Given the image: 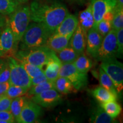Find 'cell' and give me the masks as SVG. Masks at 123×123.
Instances as JSON below:
<instances>
[{"label": "cell", "mask_w": 123, "mask_h": 123, "mask_svg": "<svg viewBox=\"0 0 123 123\" xmlns=\"http://www.w3.org/2000/svg\"><path fill=\"white\" fill-rule=\"evenodd\" d=\"M30 10L31 21L42 23L53 33L69 14L66 6L56 0H34Z\"/></svg>", "instance_id": "1"}, {"label": "cell", "mask_w": 123, "mask_h": 123, "mask_svg": "<svg viewBox=\"0 0 123 123\" xmlns=\"http://www.w3.org/2000/svg\"><path fill=\"white\" fill-rule=\"evenodd\" d=\"M53 33L42 23L33 22L29 24L20 41L21 50L44 46L49 37Z\"/></svg>", "instance_id": "2"}, {"label": "cell", "mask_w": 123, "mask_h": 123, "mask_svg": "<svg viewBox=\"0 0 123 123\" xmlns=\"http://www.w3.org/2000/svg\"><path fill=\"white\" fill-rule=\"evenodd\" d=\"M30 19V6L27 5L17 7L7 21V26L10 27L18 43L28 27Z\"/></svg>", "instance_id": "3"}, {"label": "cell", "mask_w": 123, "mask_h": 123, "mask_svg": "<svg viewBox=\"0 0 123 123\" xmlns=\"http://www.w3.org/2000/svg\"><path fill=\"white\" fill-rule=\"evenodd\" d=\"M53 51L44 46L17 51L14 56L19 61H25L42 68L47 64Z\"/></svg>", "instance_id": "4"}, {"label": "cell", "mask_w": 123, "mask_h": 123, "mask_svg": "<svg viewBox=\"0 0 123 123\" xmlns=\"http://www.w3.org/2000/svg\"><path fill=\"white\" fill-rule=\"evenodd\" d=\"M7 59L10 71L9 81L10 84L30 88L31 86V78L21 63L14 57H10Z\"/></svg>", "instance_id": "5"}, {"label": "cell", "mask_w": 123, "mask_h": 123, "mask_svg": "<svg viewBox=\"0 0 123 123\" xmlns=\"http://www.w3.org/2000/svg\"><path fill=\"white\" fill-rule=\"evenodd\" d=\"M100 67L113 81L118 93L123 88V65L116 59L110 58L101 61Z\"/></svg>", "instance_id": "6"}, {"label": "cell", "mask_w": 123, "mask_h": 123, "mask_svg": "<svg viewBox=\"0 0 123 123\" xmlns=\"http://www.w3.org/2000/svg\"><path fill=\"white\" fill-rule=\"evenodd\" d=\"M59 76H63L71 81L77 91L86 87L88 83L87 73H83L77 70L73 63H62L59 71Z\"/></svg>", "instance_id": "7"}, {"label": "cell", "mask_w": 123, "mask_h": 123, "mask_svg": "<svg viewBox=\"0 0 123 123\" xmlns=\"http://www.w3.org/2000/svg\"><path fill=\"white\" fill-rule=\"evenodd\" d=\"M116 56L117 57L116 31L112 29L103 37L95 59H96L97 61H102Z\"/></svg>", "instance_id": "8"}, {"label": "cell", "mask_w": 123, "mask_h": 123, "mask_svg": "<svg viewBox=\"0 0 123 123\" xmlns=\"http://www.w3.org/2000/svg\"><path fill=\"white\" fill-rule=\"evenodd\" d=\"M18 45L11 29L6 26L0 34V57H14L17 53Z\"/></svg>", "instance_id": "9"}, {"label": "cell", "mask_w": 123, "mask_h": 123, "mask_svg": "<svg viewBox=\"0 0 123 123\" xmlns=\"http://www.w3.org/2000/svg\"><path fill=\"white\" fill-rule=\"evenodd\" d=\"M42 114L41 106L31 100H27L16 121L19 123H35Z\"/></svg>", "instance_id": "10"}, {"label": "cell", "mask_w": 123, "mask_h": 123, "mask_svg": "<svg viewBox=\"0 0 123 123\" xmlns=\"http://www.w3.org/2000/svg\"><path fill=\"white\" fill-rule=\"evenodd\" d=\"M31 100L44 108L54 107L62 101L61 96L55 88L50 89L31 96Z\"/></svg>", "instance_id": "11"}, {"label": "cell", "mask_w": 123, "mask_h": 123, "mask_svg": "<svg viewBox=\"0 0 123 123\" xmlns=\"http://www.w3.org/2000/svg\"><path fill=\"white\" fill-rule=\"evenodd\" d=\"M90 5L94 18L93 27H95L107 12L113 10L116 0H91Z\"/></svg>", "instance_id": "12"}, {"label": "cell", "mask_w": 123, "mask_h": 123, "mask_svg": "<svg viewBox=\"0 0 123 123\" xmlns=\"http://www.w3.org/2000/svg\"><path fill=\"white\" fill-rule=\"evenodd\" d=\"M103 39V37L95 27H92L87 31L86 47L87 53L92 57H96Z\"/></svg>", "instance_id": "13"}, {"label": "cell", "mask_w": 123, "mask_h": 123, "mask_svg": "<svg viewBox=\"0 0 123 123\" xmlns=\"http://www.w3.org/2000/svg\"><path fill=\"white\" fill-rule=\"evenodd\" d=\"M70 40L71 47L79 55L81 54L86 49L87 32L78 24Z\"/></svg>", "instance_id": "14"}, {"label": "cell", "mask_w": 123, "mask_h": 123, "mask_svg": "<svg viewBox=\"0 0 123 123\" xmlns=\"http://www.w3.org/2000/svg\"><path fill=\"white\" fill-rule=\"evenodd\" d=\"M78 25V18L75 15H67L59 25L56 27L54 33L62 35H72Z\"/></svg>", "instance_id": "15"}, {"label": "cell", "mask_w": 123, "mask_h": 123, "mask_svg": "<svg viewBox=\"0 0 123 123\" xmlns=\"http://www.w3.org/2000/svg\"><path fill=\"white\" fill-rule=\"evenodd\" d=\"M72 35H62L53 33L47 40L45 46L54 53H57L68 45Z\"/></svg>", "instance_id": "16"}, {"label": "cell", "mask_w": 123, "mask_h": 123, "mask_svg": "<svg viewBox=\"0 0 123 123\" xmlns=\"http://www.w3.org/2000/svg\"><path fill=\"white\" fill-rule=\"evenodd\" d=\"M61 64V62L55 53L54 52L45 65V69L43 70L47 80L53 81L55 80L59 76V71Z\"/></svg>", "instance_id": "17"}, {"label": "cell", "mask_w": 123, "mask_h": 123, "mask_svg": "<svg viewBox=\"0 0 123 123\" xmlns=\"http://www.w3.org/2000/svg\"><path fill=\"white\" fill-rule=\"evenodd\" d=\"M78 24L87 33L94 25V18L91 5L79 13Z\"/></svg>", "instance_id": "18"}, {"label": "cell", "mask_w": 123, "mask_h": 123, "mask_svg": "<svg viewBox=\"0 0 123 123\" xmlns=\"http://www.w3.org/2000/svg\"><path fill=\"white\" fill-rule=\"evenodd\" d=\"M92 94L100 103L116 101L117 96L101 86L97 87L92 91Z\"/></svg>", "instance_id": "19"}, {"label": "cell", "mask_w": 123, "mask_h": 123, "mask_svg": "<svg viewBox=\"0 0 123 123\" xmlns=\"http://www.w3.org/2000/svg\"><path fill=\"white\" fill-rule=\"evenodd\" d=\"M54 85L55 90L63 94H68L77 91L71 81L63 76H58L54 81Z\"/></svg>", "instance_id": "20"}, {"label": "cell", "mask_w": 123, "mask_h": 123, "mask_svg": "<svg viewBox=\"0 0 123 123\" xmlns=\"http://www.w3.org/2000/svg\"><path fill=\"white\" fill-rule=\"evenodd\" d=\"M56 56L59 58L60 61L62 63H74L79 54L76 51L68 45L65 48L57 53H55Z\"/></svg>", "instance_id": "21"}, {"label": "cell", "mask_w": 123, "mask_h": 123, "mask_svg": "<svg viewBox=\"0 0 123 123\" xmlns=\"http://www.w3.org/2000/svg\"><path fill=\"white\" fill-rule=\"evenodd\" d=\"M90 122L93 123H111L115 122V119L110 117L101 106L93 110L90 117Z\"/></svg>", "instance_id": "22"}, {"label": "cell", "mask_w": 123, "mask_h": 123, "mask_svg": "<svg viewBox=\"0 0 123 123\" xmlns=\"http://www.w3.org/2000/svg\"><path fill=\"white\" fill-rule=\"evenodd\" d=\"M77 70L83 73H87L92 67V62L84 54H81L74 62Z\"/></svg>", "instance_id": "23"}, {"label": "cell", "mask_w": 123, "mask_h": 123, "mask_svg": "<svg viewBox=\"0 0 123 123\" xmlns=\"http://www.w3.org/2000/svg\"><path fill=\"white\" fill-rule=\"evenodd\" d=\"M52 88H55L54 81L47 80L37 85L31 86L26 94L28 95L29 96H33L39 94L44 91Z\"/></svg>", "instance_id": "24"}, {"label": "cell", "mask_w": 123, "mask_h": 123, "mask_svg": "<svg viewBox=\"0 0 123 123\" xmlns=\"http://www.w3.org/2000/svg\"><path fill=\"white\" fill-rule=\"evenodd\" d=\"M99 82L100 85L103 88L107 89V90L110 91L113 94L116 95L117 96L118 92L117 91L116 87L113 84V81L111 79L107 74H106L104 71L103 70L101 67L99 68Z\"/></svg>", "instance_id": "25"}, {"label": "cell", "mask_w": 123, "mask_h": 123, "mask_svg": "<svg viewBox=\"0 0 123 123\" xmlns=\"http://www.w3.org/2000/svg\"><path fill=\"white\" fill-rule=\"evenodd\" d=\"M100 106L104 109L106 113L113 119H115L119 116L122 110L121 105L116 101L101 103Z\"/></svg>", "instance_id": "26"}, {"label": "cell", "mask_w": 123, "mask_h": 123, "mask_svg": "<svg viewBox=\"0 0 123 123\" xmlns=\"http://www.w3.org/2000/svg\"><path fill=\"white\" fill-rule=\"evenodd\" d=\"M26 100V98L23 96L14 98L12 100L10 105V111L14 117L15 121L19 117Z\"/></svg>", "instance_id": "27"}, {"label": "cell", "mask_w": 123, "mask_h": 123, "mask_svg": "<svg viewBox=\"0 0 123 123\" xmlns=\"http://www.w3.org/2000/svg\"><path fill=\"white\" fill-rule=\"evenodd\" d=\"M18 4V2L14 0H0V14H10L17 9Z\"/></svg>", "instance_id": "28"}, {"label": "cell", "mask_w": 123, "mask_h": 123, "mask_svg": "<svg viewBox=\"0 0 123 123\" xmlns=\"http://www.w3.org/2000/svg\"><path fill=\"white\" fill-rule=\"evenodd\" d=\"M29 89V88H26V87L10 84L5 95L9 98L14 99V98L24 96V95L26 94Z\"/></svg>", "instance_id": "29"}, {"label": "cell", "mask_w": 123, "mask_h": 123, "mask_svg": "<svg viewBox=\"0 0 123 123\" xmlns=\"http://www.w3.org/2000/svg\"><path fill=\"white\" fill-rule=\"evenodd\" d=\"M113 12L112 27V29L117 31L123 27V9L113 10Z\"/></svg>", "instance_id": "30"}, {"label": "cell", "mask_w": 123, "mask_h": 123, "mask_svg": "<svg viewBox=\"0 0 123 123\" xmlns=\"http://www.w3.org/2000/svg\"><path fill=\"white\" fill-rule=\"evenodd\" d=\"M24 67L25 70L27 72V74L30 77L31 79L38 76L43 72V69L38 66L31 64L30 63L25 61H19Z\"/></svg>", "instance_id": "31"}, {"label": "cell", "mask_w": 123, "mask_h": 123, "mask_svg": "<svg viewBox=\"0 0 123 123\" xmlns=\"http://www.w3.org/2000/svg\"><path fill=\"white\" fill-rule=\"evenodd\" d=\"M93 27L96 29L103 37H104L112 29V22L102 19Z\"/></svg>", "instance_id": "32"}, {"label": "cell", "mask_w": 123, "mask_h": 123, "mask_svg": "<svg viewBox=\"0 0 123 123\" xmlns=\"http://www.w3.org/2000/svg\"><path fill=\"white\" fill-rule=\"evenodd\" d=\"M116 39L117 44V57L121 58L123 52V29L116 31Z\"/></svg>", "instance_id": "33"}, {"label": "cell", "mask_w": 123, "mask_h": 123, "mask_svg": "<svg viewBox=\"0 0 123 123\" xmlns=\"http://www.w3.org/2000/svg\"><path fill=\"white\" fill-rule=\"evenodd\" d=\"M10 71L9 64L7 61H5L2 70L0 73V82L4 83L9 81L10 79Z\"/></svg>", "instance_id": "34"}, {"label": "cell", "mask_w": 123, "mask_h": 123, "mask_svg": "<svg viewBox=\"0 0 123 123\" xmlns=\"http://www.w3.org/2000/svg\"><path fill=\"white\" fill-rule=\"evenodd\" d=\"M13 99L4 95L0 99V111H10V105Z\"/></svg>", "instance_id": "35"}, {"label": "cell", "mask_w": 123, "mask_h": 123, "mask_svg": "<svg viewBox=\"0 0 123 123\" xmlns=\"http://www.w3.org/2000/svg\"><path fill=\"white\" fill-rule=\"evenodd\" d=\"M0 120L6 121L8 123H14L15 121L14 117L10 111H0Z\"/></svg>", "instance_id": "36"}, {"label": "cell", "mask_w": 123, "mask_h": 123, "mask_svg": "<svg viewBox=\"0 0 123 123\" xmlns=\"http://www.w3.org/2000/svg\"><path fill=\"white\" fill-rule=\"evenodd\" d=\"M47 80V78H46L45 75L43 73V71L41 74H39L38 76L34 77V78L31 79V86L37 85V84H38L41 83L43 82V81H45Z\"/></svg>", "instance_id": "37"}, {"label": "cell", "mask_w": 123, "mask_h": 123, "mask_svg": "<svg viewBox=\"0 0 123 123\" xmlns=\"http://www.w3.org/2000/svg\"><path fill=\"white\" fill-rule=\"evenodd\" d=\"M10 86V83H9V81L4 83L0 82V95H5L6 92H7Z\"/></svg>", "instance_id": "38"}, {"label": "cell", "mask_w": 123, "mask_h": 123, "mask_svg": "<svg viewBox=\"0 0 123 123\" xmlns=\"http://www.w3.org/2000/svg\"><path fill=\"white\" fill-rule=\"evenodd\" d=\"M123 9V0H116V5L113 10Z\"/></svg>", "instance_id": "39"}, {"label": "cell", "mask_w": 123, "mask_h": 123, "mask_svg": "<svg viewBox=\"0 0 123 123\" xmlns=\"http://www.w3.org/2000/svg\"><path fill=\"white\" fill-rule=\"evenodd\" d=\"M5 24V18L2 16L1 14H0V34L1 33V29L4 27V26Z\"/></svg>", "instance_id": "40"}, {"label": "cell", "mask_w": 123, "mask_h": 123, "mask_svg": "<svg viewBox=\"0 0 123 123\" xmlns=\"http://www.w3.org/2000/svg\"><path fill=\"white\" fill-rule=\"evenodd\" d=\"M5 62V61L4 60H3L2 59H0V73H1V71H2V68H3V67H4Z\"/></svg>", "instance_id": "41"}, {"label": "cell", "mask_w": 123, "mask_h": 123, "mask_svg": "<svg viewBox=\"0 0 123 123\" xmlns=\"http://www.w3.org/2000/svg\"><path fill=\"white\" fill-rule=\"evenodd\" d=\"M15 1L18 2H25V1H26L27 0H15Z\"/></svg>", "instance_id": "42"}, {"label": "cell", "mask_w": 123, "mask_h": 123, "mask_svg": "<svg viewBox=\"0 0 123 123\" xmlns=\"http://www.w3.org/2000/svg\"><path fill=\"white\" fill-rule=\"evenodd\" d=\"M2 96H3V95H0V99H1V98H2Z\"/></svg>", "instance_id": "43"}, {"label": "cell", "mask_w": 123, "mask_h": 123, "mask_svg": "<svg viewBox=\"0 0 123 123\" xmlns=\"http://www.w3.org/2000/svg\"><path fill=\"white\" fill-rule=\"evenodd\" d=\"M87 1H89V0H87ZM90 1H91V0H90Z\"/></svg>", "instance_id": "44"}]
</instances>
